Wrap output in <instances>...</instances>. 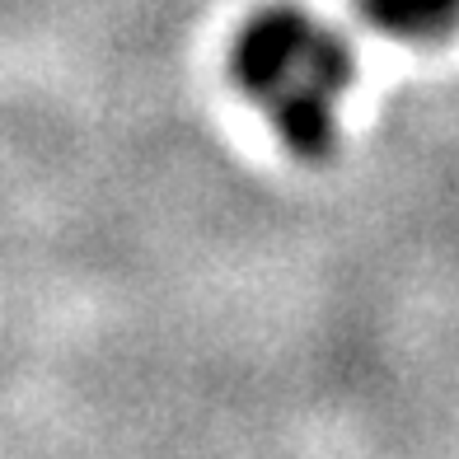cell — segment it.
<instances>
[{"instance_id": "1", "label": "cell", "mask_w": 459, "mask_h": 459, "mask_svg": "<svg viewBox=\"0 0 459 459\" xmlns=\"http://www.w3.org/2000/svg\"><path fill=\"white\" fill-rule=\"evenodd\" d=\"M230 75L296 160L324 164L338 151V103L357 75L338 29L300 5H267L230 43Z\"/></svg>"}, {"instance_id": "2", "label": "cell", "mask_w": 459, "mask_h": 459, "mask_svg": "<svg viewBox=\"0 0 459 459\" xmlns=\"http://www.w3.org/2000/svg\"><path fill=\"white\" fill-rule=\"evenodd\" d=\"M370 29L403 43H436L459 24V0H361Z\"/></svg>"}]
</instances>
